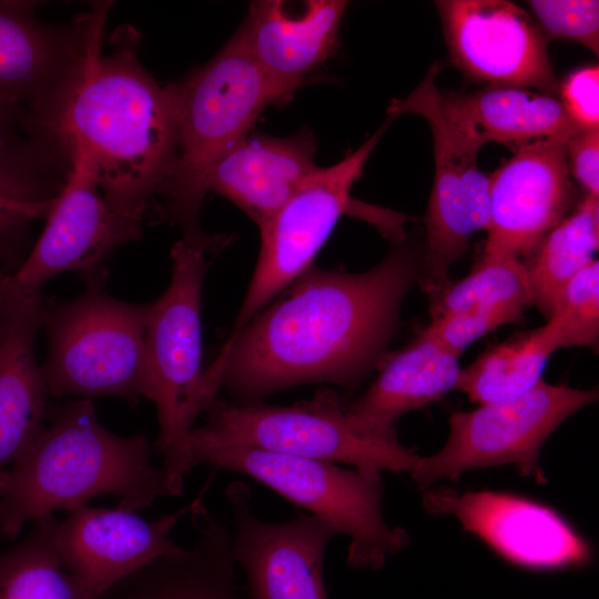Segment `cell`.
I'll list each match as a JSON object with an SVG mask.
<instances>
[{"mask_svg":"<svg viewBox=\"0 0 599 599\" xmlns=\"http://www.w3.org/2000/svg\"><path fill=\"white\" fill-rule=\"evenodd\" d=\"M396 243L365 272L307 270L230 335L207 370L241 404L305 383L358 386L380 359L418 275L416 255L404 240Z\"/></svg>","mask_w":599,"mask_h":599,"instance_id":"6da1fadb","label":"cell"},{"mask_svg":"<svg viewBox=\"0 0 599 599\" xmlns=\"http://www.w3.org/2000/svg\"><path fill=\"white\" fill-rule=\"evenodd\" d=\"M139 44V31L119 27L109 50L98 48L27 125L80 165L114 210L143 222L171 175L177 129L170 85L144 69Z\"/></svg>","mask_w":599,"mask_h":599,"instance_id":"7a4b0ae2","label":"cell"},{"mask_svg":"<svg viewBox=\"0 0 599 599\" xmlns=\"http://www.w3.org/2000/svg\"><path fill=\"white\" fill-rule=\"evenodd\" d=\"M30 448L0 475V536L16 539L27 522L112 495L138 511L171 496L162 467L151 463L144 434L119 436L98 419L92 399L51 408Z\"/></svg>","mask_w":599,"mask_h":599,"instance_id":"3957f363","label":"cell"},{"mask_svg":"<svg viewBox=\"0 0 599 599\" xmlns=\"http://www.w3.org/2000/svg\"><path fill=\"white\" fill-rule=\"evenodd\" d=\"M227 243L221 235L183 236L171 250L167 288L148 303L143 397L156 408L155 444L171 496L182 494L190 473L186 448L194 423L217 399L202 369L201 303L210 258Z\"/></svg>","mask_w":599,"mask_h":599,"instance_id":"277c9868","label":"cell"},{"mask_svg":"<svg viewBox=\"0 0 599 599\" xmlns=\"http://www.w3.org/2000/svg\"><path fill=\"white\" fill-rule=\"evenodd\" d=\"M177 148L159 199L183 235L202 233V179L211 163L252 132L260 114L276 103L274 92L237 31L204 64L170 83Z\"/></svg>","mask_w":599,"mask_h":599,"instance_id":"5b68a950","label":"cell"},{"mask_svg":"<svg viewBox=\"0 0 599 599\" xmlns=\"http://www.w3.org/2000/svg\"><path fill=\"white\" fill-rule=\"evenodd\" d=\"M190 471L200 464L236 471L274 490L351 539L347 564L380 569L409 542L405 529L384 518L382 473L324 463L237 444L189 438Z\"/></svg>","mask_w":599,"mask_h":599,"instance_id":"8992f818","label":"cell"},{"mask_svg":"<svg viewBox=\"0 0 599 599\" xmlns=\"http://www.w3.org/2000/svg\"><path fill=\"white\" fill-rule=\"evenodd\" d=\"M347 402L331 389L291 406L216 399L190 438L237 444L355 468L412 474L419 455L395 435L367 434L347 417Z\"/></svg>","mask_w":599,"mask_h":599,"instance_id":"52a82bcc","label":"cell"},{"mask_svg":"<svg viewBox=\"0 0 599 599\" xmlns=\"http://www.w3.org/2000/svg\"><path fill=\"white\" fill-rule=\"evenodd\" d=\"M393 119L339 162L312 174L260 225L257 263L232 333L240 331L282 290L312 267V262L343 215L365 219L393 237L405 216L355 201L351 191Z\"/></svg>","mask_w":599,"mask_h":599,"instance_id":"ba28073f","label":"cell"},{"mask_svg":"<svg viewBox=\"0 0 599 599\" xmlns=\"http://www.w3.org/2000/svg\"><path fill=\"white\" fill-rule=\"evenodd\" d=\"M148 304L120 301L102 287L50 304L43 327L48 355L41 365L50 397H143Z\"/></svg>","mask_w":599,"mask_h":599,"instance_id":"9c48e42d","label":"cell"},{"mask_svg":"<svg viewBox=\"0 0 599 599\" xmlns=\"http://www.w3.org/2000/svg\"><path fill=\"white\" fill-rule=\"evenodd\" d=\"M597 399V389L541 379L521 395L454 412L443 448L420 456L409 476L419 489H427L441 479L457 481L468 470L512 465L521 476L546 485L544 444L562 422Z\"/></svg>","mask_w":599,"mask_h":599,"instance_id":"30bf717a","label":"cell"},{"mask_svg":"<svg viewBox=\"0 0 599 599\" xmlns=\"http://www.w3.org/2000/svg\"><path fill=\"white\" fill-rule=\"evenodd\" d=\"M435 63L405 98L390 102L387 114L424 118L433 135L435 174L425 213L426 247L422 286L428 294L447 286L449 267L461 257L473 235L489 222V175L477 163L480 150L450 120L440 102Z\"/></svg>","mask_w":599,"mask_h":599,"instance_id":"8fae6325","label":"cell"},{"mask_svg":"<svg viewBox=\"0 0 599 599\" xmlns=\"http://www.w3.org/2000/svg\"><path fill=\"white\" fill-rule=\"evenodd\" d=\"M37 1L0 0V98L29 113L48 108L103 44L110 1L68 24L35 17Z\"/></svg>","mask_w":599,"mask_h":599,"instance_id":"7c38bea8","label":"cell"},{"mask_svg":"<svg viewBox=\"0 0 599 599\" xmlns=\"http://www.w3.org/2000/svg\"><path fill=\"white\" fill-rule=\"evenodd\" d=\"M424 509L451 516L506 561L530 570H561L588 565L590 544L554 508L504 491L430 489Z\"/></svg>","mask_w":599,"mask_h":599,"instance_id":"4fadbf2b","label":"cell"},{"mask_svg":"<svg viewBox=\"0 0 599 599\" xmlns=\"http://www.w3.org/2000/svg\"><path fill=\"white\" fill-rule=\"evenodd\" d=\"M44 222L37 242L12 275L18 291L40 292L47 281L64 272L78 273L87 287H102L111 254L142 233V222L114 210L75 163H71Z\"/></svg>","mask_w":599,"mask_h":599,"instance_id":"5bb4252c","label":"cell"},{"mask_svg":"<svg viewBox=\"0 0 599 599\" xmlns=\"http://www.w3.org/2000/svg\"><path fill=\"white\" fill-rule=\"evenodd\" d=\"M451 62L488 85L519 87L555 94L547 39L532 17L506 0H439Z\"/></svg>","mask_w":599,"mask_h":599,"instance_id":"9a60e30c","label":"cell"},{"mask_svg":"<svg viewBox=\"0 0 599 599\" xmlns=\"http://www.w3.org/2000/svg\"><path fill=\"white\" fill-rule=\"evenodd\" d=\"M233 511L231 551L246 577L248 599H328L323 562L337 531L311 514L272 522L252 507V491L243 481L227 485Z\"/></svg>","mask_w":599,"mask_h":599,"instance_id":"2e32d148","label":"cell"},{"mask_svg":"<svg viewBox=\"0 0 599 599\" xmlns=\"http://www.w3.org/2000/svg\"><path fill=\"white\" fill-rule=\"evenodd\" d=\"M566 141L545 139L518 148L489 175L484 255L529 257L566 216L572 194Z\"/></svg>","mask_w":599,"mask_h":599,"instance_id":"e0dca14e","label":"cell"},{"mask_svg":"<svg viewBox=\"0 0 599 599\" xmlns=\"http://www.w3.org/2000/svg\"><path fill=\"white\" fill-rule=\"evenodd\" d=\"M191 506L192 501L155 520L119 507L87 504L71 509L57 529L61 562L88 591L100 597L152 561L181 555L185 548L173 541L171 532Z\"/></svg>","mask_w":599,"mask_h":599,"instance_id":"ac0fdd59","label":"cell"},{"mask_svg":"<svg viewBox=\"0 0 599 599\" xmlns=\"http://www.w3.org/2000/svg\"><path fill=\"white\" fill-rule=\"evenodd\" d=\"M347 1L309 0L294 11L285 1H251L236 30L266 77L276 103L287 102L338 47Z\"/></svg>","mask_w":599,"mask_h":599,"instance_id":"d6986e66","label":"cell"},{"mask_svg":"<svg viewBox=\"0 0 599 599\" xmlns=\"http://www.w3.org/2000/svg\"><path fill=\"white\" fill-rule=\"evenodd\" d=\"M49 301L13 287L0 304V475L44 429L51 412L35 338Z\"/></svg>","mask_w":599,"mask_h":599,"instance_id":"ffe728a7","label":"cell"},{"mask_svg":"<svg viewBox=\"0 0 599 599\" xmlns=\"http://www.w3.org/2000/svg\"><path fill=\"white\" fill-rule=\"evenodd\" d=\"M316 150L309 129L287 136L251 132L211 163L203 193L225 197L258 226L319 169Z\"/></svg>","mask_w":599,"mask_h":599,"instance_id":"44dd1931","label":"cell"},{"mask_svg":"<svg viewBox=\"0 0 599 599\" xmlns=\"http://www.w3.org/2000/svg\"><path fill=\"white\" fill-rule=\"evenodd\" d=\"M195 540L108 589L99 599H243L231 551L232 534L205 505L190 511Z\"/></svg>","mask_w":599,"mask_h":599,"instance_id":"7402d4cb","label":"cell"},{"mask_svg":"<svg viewBox=\"0 0 599 599\" xmlns=\"http://www.w3.org/2000/svg\"><path fill=\"white\" fill-rule=\"evenodd\" d=\"M460 355L424 329L390 355L364 394L347 404V417L359 432L395 435L405 414L441 399L456 389Z\"/></svg>","mask_w":599,"mask_h":599,"instance_id":"603a6c76","label":"cell"},{"mask_svg":"<svg viewBox=\"0 0 599 599\" xmlns=\"http://www.w3.org/2000/svg\"><path fill=\"white\" fill-rule=\"evenodd\" d=\"M444 111L478 148L498 142L512 151L545 139H568L578 129L559 98L519 87L487 85L473 92L440 91Z\"/></svg>","mask_w":599,"mask_h":599,"instance_id":"cb8c5ba5","label":"cell"},{"mask_svg":"<svg viewBox=\"0 0 599 599\" xmlns=\"http://www.w3.org/2000/svg\"><path fill=\"white\" fill-rule=\"evenodd\" d=\"M70 167L61 149L42 136L0 150V271L21 265L31 227L50 212Z\"/></svg>","mask_w":599,"mask_h":599,"instance_id":"d4e9b609","label":"cell"},{"mask_svg":"<svg viewBox=\"0 0 599 599\" xmlns=\"http://www.w3.org/2000/svg\"><path fill=\"white\" fill-rule=\"evenodd\" d=\"M561 348L547 322L480 354L461 368L456 389L479 405L521 395L535 387L550 356Z\"/></svg>","mask_w":599,"mask_h":599,"instance_id":"484cf974","label":"cell"},{"mask_svg":"<svg viewBox=\"0 0 599 599\" xmlns=\"http://www.w3.org/2000/svg\"><path fill=\"white\" fill-rule=\"evenodd\" d=\"M599 247V196L585 195L525 262L534 306L548 319L566 284L591 263Z\"/></svg>","mask_w":599,"mask_h":599,"instance_id":"4316f807","label":"cell"},{"mask_svg":"<svg viewBox=\"0 0 599 599\" xmlns=\"http://www.w3.org/2000/svg\"><path fill=\"white\" fill-rule=\"evenodd\" d=\"M54 514L32 521L28 535L0 552V599H99L62 565Z\"/></svg>","mask_w":599,"mask_h":599,"instance_id":"83f0119b","label":"cell"},{"mask_svg":"<svg viewBox=\"0 0 599 599\" xmlns=\"http://www.w3.org/2000/svg\"><path fill=\"white\" fill-rule=\"evenodd\" d=\"M501 306H534L527 266L520 258L483 255L469 275L430 295L432 318Z\"/></svg>","mask_w":599,"mask_h":599,"instance_id":"f1b7e54d","label":"cell"},{"mask_svg":"<svg viewBox=\"0 0 599 599\" xmlns=\"http://www.w3.org/2000/svg\"><path fill=\"white\" fill-rule=\"evenodd\" d=\"M561 348L591 346L599 337V263L593 260L562 288L547 319Z\"/></svg>","mask_w":599,"mask_h":599,"instance_id":"f546056e","label":"cell"},{"mask_svg":"<svg viewBox=\"0 0 599 599\" xmlns=\"http://www.w3.org/2000/svg\"><path fill=\"white\" fill-rule=\"evenodd\" d=\"M542 34L577 42L599 52V2L597 0H531L526 2Z\"/></svg>","mask_w":599,"mask_h":599,"instance_id":"4dcf8cb0","label":"cell"},{"mask_svg":"<svg viewBox=\"0 0 599 599\" xmlns=\"http://www.w3.org/2000/svg\"><path fill=\"white\" fill-rule=\"evenodd\" d=\"M526 308L501 306L489 309L470 308L432 318L425 328L444 345L460 355L465 348L491 331L519 322Z\"/></svg>","mask_w":599,"mask_h":599,"instance_id":"1f68e13d","label":"cell"},{"mask_svg":"<svg viewBox=\"0 0 599 599\" xmlns=\"http://www.w3.org/2000/svg\"><path fill=\"white\" fill-rule=\"evenodd\" d=\"M564 109L580 130L599 128V67L585 65L570 72L558 87Z\"/></svg>","mask_w":599,"mask_h":599,"instance_id":"d6a6232c","label":"cell"},{"mask_svg":"<svg viewBox=\"0 0 599 599\" xmlns=\"http://www.w3.org/2000/svg\"><path fill=\"white\" fill-rule=\"evenodd\" d=\"M565 149L569 174L585 195L599 196V128L578 130Z\"/></svg>","mask_w":599,"mask_h":599,"instance_id":"836d02e7","label":"cell"},{"mask_svg":"<svg viewBox=\"0 0 599 599\" xmlns=\"http://www.w3.org/2000/svg\"><path fill=\"white\" fill-rule=\"evenodd\" d=\"M27 119L28 110L0 98V150L18 145L31 136Z\"/></svg>","mask_w":599,"mask_h":599,"instance_id":"e575fe53","label":"cell"},{"mask_svg":"<svg viewBox=\"0 0 599 599\" xmlns=\"http://www.w3.org/2000/svg\"><path fill=\"white\" fill-rule=\"evenodd\" d=\"M12 275L11 272H0V304L13 290Z\"/></svg>","mask_w":599,"mask_h":599,"instance_id":"d590c367","label":"cell"}]
</instances>
